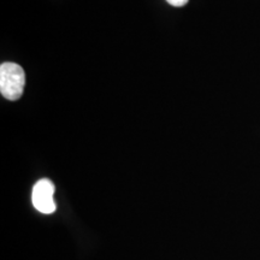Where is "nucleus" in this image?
<instances>
[{"label":"nucleus","instance_id":"nucleus-2","mask_svg":"<svg viewBox=\"0 0 260 260\" xmlns=\"http://www.w3.org/2000/svg\"><path fill=\"white\" fill-rule=\"evenodd\" d=\"M54 190H56L54 184L47 178H42L35 183V186L32 187L31 201L39 212L51 214L56 211L57 205L53 198Z\"/></svg>","mask_w":260,"mask_h":260},{"label":"nucleus","instance_id":"nucleus-3","mask_svg":"<svg viewBox=\"0 0 260 260\" xmlns=\"http://www.w3.org/2000/svg\"><path fill=\"white\" fill-rule=\"evenodd\" d=\"M169 4L175 6V8H181V6H184L189 0H167Z\"/></svg>","mask_w":260,"mask_h":260},{"label":"nucleus","instance_id":"nucleus-1","mask_svg":"<svg viewBox=\"0 0 260 260\" xmlns=\"http://www.w3.org/2000/svg\"><path fill=\"white\" fill-rule=\"evenodd\" d=\"M25 86V74L22 67L16 63H3L0 65V92L6 99L18 100Z\"/></svg>","mask_w":260,"mask_h":260}]
</instances>
